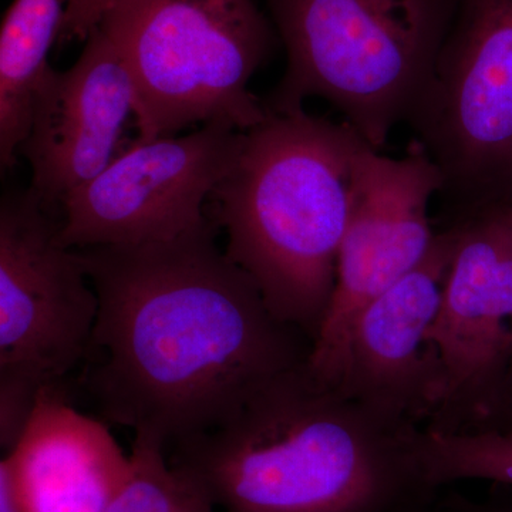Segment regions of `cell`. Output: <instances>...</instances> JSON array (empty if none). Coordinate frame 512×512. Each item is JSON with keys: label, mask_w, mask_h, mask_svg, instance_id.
Returning <instances> with one entry per match:
<instances>
[{"label": "cell", "mask_w": 512, "mask_h": 512, "mask_svg": "<svg viewBox=\"0 0 512 512\" xmlns=\"http://www.w3.org/2000/svg\"><path fill=\"white\" fill-rule=\"evenodd\" d=\"M217 232L210 218L171 241L76 249L99 296L84 389L109 423L165 450L312 355L313 340L269 311Z\"/></svg>", "instance_id": "6da1fadb"}, {"label": "cell", "mask_w": 512, "mask_h": 512, "mask_svg": "<svg viewBox=\"0 0 512 512\" xmlns=\"http://www.w3.org/2000/svg\"><path fill=\"white\" fill-rule=\"evenodd\" d=\"M308 363L168 447L171 466L222 512H410L439 497L414 448L419 427L394 426Z\"/></svg>", "instance_id": "7a4b0ae2"}, {"label": "cell", "mask_w": 512, "mask_h": 512, "mask_svg": "<svg viewBox=\"0 0 512 512\" xmlns=\"http://www.w3.org/2000/svg\"><path fill=\"white\" fill-rule=\"evenodd\" d=\"M367 146L345 121L268 111L245 131L208 201V215L227 234L225 254L255 282L269 311L313 345L335 296Z\"/></svg>", "instance_id": "3957f363"}, {"label": "cell", "mask_w": 512, "mask_h": 512, "mask_svg": "<svg viewBox=\"0 0 512 512\" xmlns=\"http://www.w3.org/2000/svg\"><path fill=\"white\" fill-rule=\"evenodd\" d=\"M285 47L269 113L328 101L380 151L429 83L460 0H261Z\"/></svg>", "instance_id": "277c9868"}, {"label": "cell", "mask_w": 512, "mask_h": 512, "mask_svg": "<svg viewBox=\"0 0 512 512\" xmlns=\"http://www.w3.org/2000/svg\"><path fill=\"white\" fill-rule=\"evenodd\" d=\"M136 96L134 144L201 124L265 120L249 82L281 43L256 0H123L104 16Z\"/></svg>", "instance_id": "5b68a950"}, {"label": "cell", "mask_w": 512, "mask_h": 512, "mask_svg": "<svg viewBox=\"0 0 512 512\" xmlns=\"http://www.w3.org/2000/svg\"><path fill=\"white\" fill-rule=\"evenodd\" d=\"M406 123L443 177L437 232L511 207L512 0H460Z\"/></svg>", "instance_id": "8992f818"}, {"label": "cell", "mask_w": 512, "mask_h": 512, "mask_svg": "<svg viewBox=\"0 0 512 512\" xmlns=\"http://www.w3.org/2000/svg\"><path fill=\"white\" fill-rule=\"evenodd\" d=\"M59 214L30 190L0 204V376L43 390L84 365L99 315L79 252L60 239Z\"/></svg>", "instance_id": "52a82bcc"}, {"label": "cell", "mask_w": 512, "mask_h": 512, "mask_svg": "<svg viewBox=\"0 0 512 512\" xmlns=\"http://www.w3.org/2000/svg\"><path fill=\"white\" fill-rule=\"evenodd\" d=\"M245 131L212 123L183 137L134 144L62 207L66 247L171 241L204 227L212 192L234 164Z\"/></svg>", "instance_id": "ba28073f"}, {"label": "cell", "mask_w": 512, "mask_h": 512, "mask_svg": "<svg viewBox=\"0 0 512 512\" xmlns=\"http://www.w3.org/2000/svg\"><path fill=\"white\" fill-rule=\"evenodd\" d=\"M458 238L460 228L437 232L426 259L363 306L320 377L394 426L423 429L443 400L446 372L429 332Z\"/></svg>", "instance_id": "9c48e42d"}, {"label": "cell", "mask_w": 512, "mask_h": 512, "mask_svg": "<svg viewBox=\"0 0 512 512\" xmlns=\"http://www.w3.org/2000/svg\"><path fill=\"white\" fill-rule=\"evenodd\" d=\"M441 185L439 167L414 138L400 158L370 146L363 151L335 296L309 357L316 376L326 375L363 306L429 255L437 237L430 204Z\"/></svg>", "instance_id": "30bf717a"}, {"label": "cell", "mask_w": 512, "mask_h": 512, "mask_svg": "<svg viewBox=\"0 0 512 512\" xmlns=\"http://www.w3.org/2000/svg\"><path fill=\"white\" fill-rule=\"evenodd\" d=\"M430 338L440 350L446 387L423 427L473 429L493 402L512 359V222L507 208L460 227L453 264Z\"/></svg>", "instance_id": "8fae6325"}, {"label": "cell", "mask_w": 512, "mask_h": 512, "mask_svg": "<svg viewBox=\"0 0 512 512\" xmlns=\"http://www.w3.org/2000/svg\"><path fill=\"white\" fill-rule=\"evenodd\" d=\"M84 43L69 70L47 76L20 147L32 168L29 190L60 211L126 151L124 134L136 121L133 82L119 50L100 28Z\"/></svg>", "instance_id": "7c38bea8"}, {"label": "cell", "mask_w": 512, "mask_h": 512, "mask_svg": "<svg viewBox=\"0 0 512 512\" xmlns=\"http://www.w3.org/2000/svg\"><path fill=\"white\" fill-rule=\"evenodd\" d=\"M23 512H106L130 473V454L106 424L40 394L28 426L6 456Z\"/></svg>", "instance_id": "4fadbf2b"}, {"label": "cell", "mask_w": 512, "mask_h": 512, "mask_svg": "<svg viewBox=\"0 0 512 512\" xmlns=\"http://www.w3.org/2000/svg\"><path fill=\"white\" fill-rule=\"evenodd\" d=\"M414 448L424 478L436 490L460 481L512 487V430L439 434L419 429Z\"/></svg>", "instance_id": "5bb4252c"}, {"label": "cell", "mask_w": 512, "mask_h": 512, "mask_svg": "<svg viewBox=\"0 0 512 512\" xmlns=\"http://www.w3.org/2000/svg\"><path fill=\"white\" fill-rule=\"evenodd\" d=\"M130 473L106 512H222L171 466L165 447L134 437Z\"/></svg>", "instance_id": "9a60e30c"}, {"label": "cell", "mask_w": 512, "mask_h": 512, "mask_svg": "<svg viewBox=\"0 0 512 512\" xmlns=\"http://www.w3.org/2000/svg\"><path fill=\"white\" fill-rule=\"evenodd\" d=\"M123 0H67L66 15L57 43L86 42L114 6Z\"/></svg>", "instance_id": "2e32d148"}, {"label": "cell", "mask_w": 512, "mask_h": 512, "mask_svg": "<svg viewBox=\"0 0 512 512\" xmlns=\"http://www.w3.org/2000/svg\"><path fill=\"white\" fill-rule=\"evenodd\" d=\"M512 430V359L483 419L468 431ZM464 433V431H463Z\"/></svg>", "instance_id": "e0dca14e"}, {"label": "cell", "mask_w": 512, "mask_h": 512, "mask_svg": "<svg viewBox=\"0 0 512 512\" xmlns=\"http://www.w3.org/2000/svg\"><path fill=\"white\" fill-rule=\"evenodd\" d=\"M463 503L470 512H512V487L504 484H491L487 494L480 500H471L461 494Z\"/></svg>", "instance_id": "ac0fdd59"}, {"label": "cell", "mask_w": 512, "mask_h": 512, "mask_svg": "<svg viewBox=\"0 0 512 512\" xmlns=\"http://www.w3.org/2000/svg\"><path fill=\"white\" fill-rule=\"evenodd\" d=\"M0 512H23L5 458L0 461Z\"/></svg>", "instance_id": "d6986e66"}, {"label": "cell", "mask_w": 512, "mask_h": 512, "mask_svg": "<svg viewBox=\"0 0 512 512\" xmlns=\"http://www.w3.org/2000/svg\"><path fill=\"white\" fill-rule=\"evenodd\" d=\"M410 512H470L463 503L461 493L450 490V487L444 488L439 497L434 498L430 503L421 505L416 510Z\"/></svg>", "instance_id": "ffe728a7"}, {"label": "cell", "mask_w": 512, "mask_h": 512, "mask_svg": "<svg viewBox=\"0 0 512 512\" xmlns=\"http://www.w3.org/2000/svg\"><path fill=\"white\" fill-rule=\"evenodd\" d=\"M508 211H510V217H511V222H512V205H511V207H508Z\"/></svg>", "instance_id": "44dd1931"}]
</instances>
